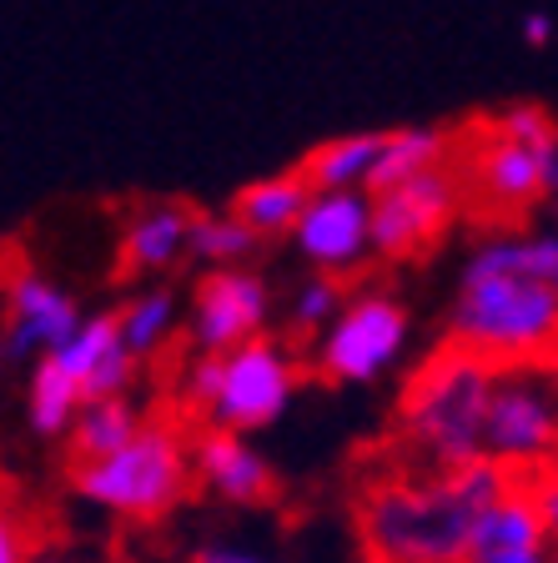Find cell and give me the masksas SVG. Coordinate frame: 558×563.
Listing matches in <instances>:
<instances>
[{"mask_svg": "<svg viewBox=\"0 0 558 563\" xmlns=\"http://www.w3.org/2000/svg\"><path fill=\"white\" fill-rule=\"evenodd\" d=\"M518 483V473L478 457L463 468L397 463L362 478L352 533L368 563H463L478 523Z\"/></svg>", "mask_w": 558, "mask_h": 563, "instance_id": "1", "label": "cell"}, {"mask_svg": "<svg viewBox=\"0 0 558 563\" xmlns=\"http://www.w3.org/2000/svg\"><path fill=\"white\" fill-rule=\"evenodd\" d=\"M499 363L463 342H438L418 357L397 393V443L418 468H463L489 457V398Z\"/></svg>", "mask_w": 558, "mask_h": 563, "instance_id": "2", "label": "cell"}, {"mask_svg": "<svg viewBox=\"0 0 558 563\" xmlns=\"http://www.w3.org/2000/svg\"><path fill=\"white\" fill-rule=\"evenodd\" d=\"M442 338L493 363H528L548 342H558V287L528 272L463 267L453 302L442 312Z\"/></svg>", "mask_w": 558, "mask_h": 563, "instance_id": "3", "label": "cell"}, {"mask_svg": "<svg viewBox=\"0 0 558 563\" xmlns=\"http://www.w3.org/2000/svg\"><path fill=\"white\" fill-rule=\"evenodd\" d=\"M297 377H303V357L292 352V342L277 332H262L232 352H192L182 398L211 428L247 433L287 408L297 393Z\"/></svg>", "mask_w": 558, "mask_h": 563, "instance_id": "4", "label": "cell"}, {"mask_svg": "<svg viewBox=\"0 0 558 563\" xmlns=\"http://www.w3.org/2000/svg\"><path fill=\"white\" fill-rule=\"evenodd\" d=\"M70 488L127 518H162L172 504H182L186 488L197 483L192 468V433H182L166 418H146L131 443L117 453L66 463Z\"/></svg>", "mask_w": 558, "mask_h": 563, "instance_id": "5", "label": "cell"}, {"mask_svg": "<svg viewBox=\"0 0 558 563\" xmlns=\"http://www.w3.org/2000/svg\"><path fill=\"white\" fill-rule=\"evenodd\" d=\"M493 463L513 468L518 478L558 463V367L544 357L528 363H499L489 398V433H483Z\"/></svg>", "mask_w": 558, "mask_h": 563, "instance_id": "6", "label": "cell"}, {"mask_svg": "<svg viewBox=\"0 0 558 563\" xmlns=\"http://www.w3.org/2000/svg\"><path fill=\"white\" fill-rule=\"evenodd\" d=\"M413 312L387 287H358L342 312L307 342V367L327 383H372L403 357Z\"/></svg>", "mask_w": 558, "mask_h": 563, "instance_id": "7", "label": "cell"}, {"mask_svg": "<svg viewBox=\"0 0 558 563\" xmlns=\"http://www.w3.org/2000/svg\"><path fill=\"white\" fill-rule=\"evenodd\" d=\"M86 322L76 292H66L61 282H51L35 262L11 257L6 262V322H0V347L6 363H41L56 347L76 338Z\"/></svg>", "mask_w": 558, "mask_h": 563, "instance_id": "8", "label": "cell"}, {"mask_svg": "<svg viewBox=\"0 0 558 563\" xmlns=\"http://www.w3.org/2000/svg\"><path fill=\"white\" fill-rule=\"evenodd\" d=\"M463 197L468 187L458 162L372 191V252L378 257H413V252H423L458 217Z\"/></svg>", "mask_w": 558, "mask_h": 563, "instance_id": "9", "label": "cell"}, {"mask_svg": "<svg viewBox=\"0 0 558 563\" xmlns=\"http://www.w3.org/2000/svg\"><path fill=\"white\" fill-rule=\"evenodd\" d=\"M272 317V287L252 267H207L192 287L186 338L197 352H232L262 338Z\"/></svg>", "mask_w": 558, "mask_h": 563, "instance_id": "10", "label": "cell"}, {"mask_svg": "<svg viewBox=\"0 0 558 563\" xmlns=\"http://www.w3.org/2000/svg\"><path fill=\"white\" fill-rule=\"evenodd\" d=\"M548 152L554 146L518 141L508 131H499L493 121H483L473 146L458 156V172H463L468 197L513 217V211H524L528 201H538L548 191Z\"/></svg>", "mask_w": 558, "mask_h": 563, "instance_id": "11", "label": "cell"}, {"mask_svg": "<svg viewBox=\"0 0 558 563\" xmlns=\"http://www.w3.org/2000/svg\"><path fill=\"white\" fill-rule=\"evenodd\" d=\"M292 242L317 272L358 267L372 252V191H313Z\"/></svg>", "mask_w": 558, "mask_h": 563, "instance_id": "12", "label": "cell"}, {"mask_svg": "<svg viewBox=\"0 0 558 563\" xmlns=\"http://www.w3.org/2000/svg\"><path fill=\"white\" fill-rule=\"evenodd\" d=\"M192 468H197V483L227 504H262L277 493V473L242 433L232 428H211L201 422L192 433Z\"/></svg>", "mask_w": 558, "mask_h": 563, "instance_id": "13", "label": "cell"}, {"mask_svg": "<svg viewBox=\"0 0 558 563\" xmlns=\"http://www.w3.org/2000/svg\"><path fill=\"white\" fill-rule=\"evenodd\" d=\"M463 563H558V539L548 533L544 518H538L524 478L483 514Z\"/></svg>", "mask_w": 558, "mask_h": 563, "instance_id": "14", "label": "cell"}, {"mask_svg": "<svg viewBox=\"0 0 558 563\" xmlns=\"http://www.w3.org/2000/svg\"><path fill=\"white\" fill-rule=\"evenodd\" d=\"M51 357L86 387V398H117V393H127L131 377H136V363H141V357H131L127 342H121L111 312H86L76 338H70L66 347H56Z\"/></svg>", "mask_w": 558, "mask_h": 563, "instance_id": "15", "label": "cell"}, {"mask_svg": "<svg viewBox=\"0 0 558 563\" xmlns=\"http://www.w3.org/2000/svg\"><path fill=\"white\" fill-rule=\"evenodd\" d=\"M192 211L176 197H146L121 222V267L127 272H162L192 252Z\"/></svg>", "mask_w": 558, "mask_h": 563, "instance_id": "16", "label": "cell"}, {"mask_svg": "<svg viewBox=\"0 0 558 563\" xmlns=\"http://www.w3.org/2000/svg\"><path fill=\"white\" fill-rule=\"evenodd\" d=\"M383 152H387V131H342V136L307 146V156L297 166H303V176L317 191H372Z\"/></svg>", "mask_w": 558, "mask_h": 563, "instance_id": "17", "label": "cell"}, {"mask_svg": "<svg viewBox=\"0 0 558 563\" xmlns=\"http://www.w3.org/2000/svg\"><path fill=\"white\" fill-rule=\"evenodd\" d=\"M313 181L303 176V166H287V172H267V176H252L242 187L232 191V211L252 227L256 236H272V232H292L303 222L307 201H313Z\"/></svg>", "mask_w": 558, "mask_h": 563, "instance_id": "18", "label": "cell"}, {"mask_svg": "<svg viewBox=\"0 0 558 563\" xmlns=\"http://www.w3.org/2000/svg\"><path fill=\"white\" fill-rule=\"evenodd\" d=\"M141 422H146V412H141L127 393H117V398H86L81 412H76V422H70V433H66V463H86V457L117 453L121 443L136 438Z\"/></svg>", "mask_w": 558, "mask_h": 563, "instance_id": "19", "label": "cell"}, {"mask_svg": "<svg viewBox=\"0 0 558 563\" xmlns=\"http://www.w3.org/2000/svg\"><path fill=\"white\" fill-rule=\"evenodd\" d=\"M86 402V387L56 363V357H41L31 363L25 373V422H31V433L41 438H66L76 412Z\"/></svg>", "mask_w": 558, "mask_h": 563, "instance_id": "20", "label": "cell"}, {"mask_svg": "<svg viewBox=\"0 0 558 563\" xmlns=\"http://www.w3.org/2000/svg\"><path fill=\"white\" fill-rule=\"evenodd\" d=\"M111 317H117V332L131 347V357H152L176 332V322H182V302H176V292L166 282H146V287L121 297V302L111 307Z\"/></svg>", "mask_w": 558, "mask_h": 563, "instance_id": "21", "label": "cell"}, {"mask_svg": "<svg viewBox=\"0 0 558 563\" xmlns=\"http://www.w3.org/2000/svg\"><path fill=\"white\" fill-rule=\"evenodd\" d=\"M262 236L237 217L232 207H197L192 211V257L207 267H247Z\"/></svg>", "mask_w": 558, "mask_h": 563, "instance_id": "22", "label": "cell"}, {"mask_svg": "<svg viewBox=\"0 0 558 563\" xmlns=\"http://www.w3.org/2000/svg\"><path fill=\"white\" fill-rule=\"evenodd\" d=\"M352 297V287H342L338 282V272H307L303 282H297V292H292V307H287V317H292V328L297 332H322L332 317L342 312V302Z\"/></svg>", "mask_w": 558, "mask_h": 563, "instance_id": "23", "label": "cell"}, {"mask_svg": "<svg viewBox=\"0 0 558 563\" xmlns=\"http://www.w3.org/2000/svg\"><path fill=\"white\" fill-rule=\"evenodd\" d=\"M524 488H528V498H534L538 518H544V523H548V533H554V539H558V463H554V468L524 473Z\"/></svg>", "mask_w": 558, "mask_h": 563, "instance_id": "24", "label": "cell"}, {"mask_svg": "<svg viewBox=\"0 0 558 563\" xmlns=\"http://www.w3.org/2000/svg\"><path fill=\"white\" fill-rule=\"evenodd\" d=\"M35 543H25V514L21 508H6L0 518V563H35Z\"/></svg>", "mask_w": 558, "mask_h": 563, "instance_id": "25", "label": "cell"}, {"mask_svg": "<svg viewBox=\"0 0 558 563\" xmlns=\"http://www.w3.org/2000/svg\"><path fill=\"white\" fill-rule=\"evenodd\" d=\"M192 563H277V559H262V553L242 549V543H201L192 553Z\"/></svg>", "mask_w": 558, "mask_h": 563, "instance_id": "26", "label": "cell"}, {"mask_svg": "<svg viewBox=\"0 0 558 563\" xmlns=\"http://www.w3.org/2000/svg\"><path fill=\"white\" fill-rule=\"evenodd\" d=\"M518 25H524V41H534V46H544L548 35H554V15L548 11H524Z\"/></svg>", "mask_w": 558, "mask_h": 563, "instance_id": "27", "label": "cell"}, {"mask_svg": "<svg viewBox=\"0 0 558 563\" xmlns=\"http://www.w3.org/2000/svg\"><path fill=\"white\" fill-rule=\"evenodd\" d=\"M548 197L558 201V146H554V152H548Z\"/></svg>", "mask_w": 558, "mask_h": 563, "instance_id": "28", "label": "cell"}, {"mask_svg": "<svg viewBox=\"0 0 558 563\" xmlns=\"http://www.w3.org/2000/svg\"><path fill=\"white\" fill-rule=\"evenodd\" d=\"M35 563H66V559H56V553H41V559H35Z\"/></svg>", "mask_w": 558, "mask_h": 563, "instance_id": "29", "label": "cell"}, {"mask_svg": "<svg viewBox=\"0 0 558 563\" xmlns=\"http://www.w3.org/2000/svg\"><path fill=\"white\" fill-rule=\"evenodd\" d=\"M554 227H558V201H554Z\"/></svg>", "mask_w": 558, "mask_h": 563, "instance_id": "30", "label": "cell"}, {"mask_svg": "<svg viewBox=\"0 0 558 563\" xmlns=\"http://www.w3.org/2000/svg\"><path fill=\"white\" fill-rule=\"evenodd\" d=\"M554 287H558V277H554Z\"/></svg>", "mask_w": 558, "mask_h": 563, "instance_id": "31", "label": "cell"}]
</instances>
